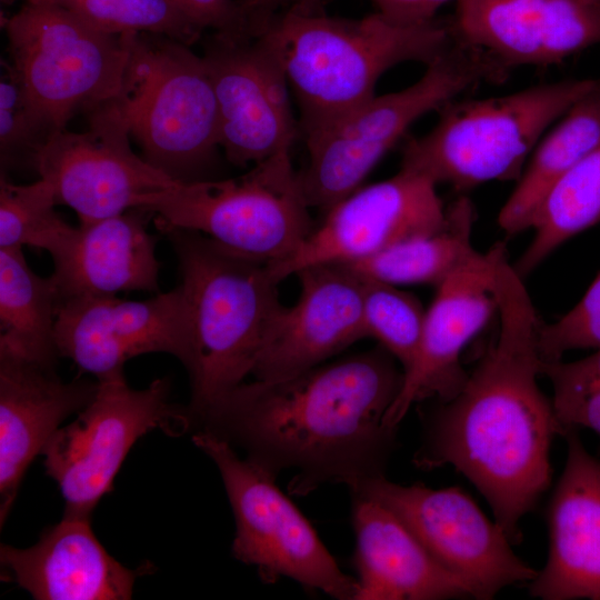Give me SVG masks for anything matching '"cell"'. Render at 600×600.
Listing matches in <instances>:
<instances>
[{"label": "cell", "instance_id": "obj_1", "mask_svg": "<svg viewBox=\"0 0 600 600\" xmlns=\"http://www.w3.org/2000/svg\"><path fill=\"white\" fill-rule=\"evenodd\" d=\"M490 250L497 338L436 411L413 463L461 472L514 543L521 539L520 520L549 487L551 443L564 431L538 384L541 319L506 244L497 242Z\"/></svg>", "mask_w": 600, "mask_h": 600}, {"label": "cell", "instance_id": "obj_2", "mask_svg": "<svg viewBox=\"0 0 600 600\" xmlns=\"http://www.w3.org/2000/svg\"><path fill=\"white\" fill-rule=\"evenodd\" d=\"M381 346L301 373L242 382L192 420L276 478L294 471L292 494L326 483L353 492L384 476L396 431L384 426L403 370Z\"/></svg>", "mask_w": 600, "mask_h": 600}, {"label": "cell", "instance_id": "obj_3", "mask_svg": "<svg viewBox=\"0 0 600 600\" xmlns=\"http://www.w3.org/2000/svg\"><path fill=\"white\" fill-rule=\"evenodd\" d=\"M286 73L300 110L304 141L374 97L380 77L403 62L428 66L456 40L451 20L413 26L380 12L361 19L291 7L258 30Z\"/></svg>", "mask_w": 600, "mask_h": 600}, {"label": "cell", "instance_id": "obj_4", "mask_svg": "<svg viewBox=\"0 0 600 600\" xmlns=\"http://www.w3.org/2000/svg\"><path fill=\"white\" fill-rule=\"evenodd\" d=\"M191 320V418L252 374L282 303L269 263L187 229L169 228Z\"/></svg>", "mask_w": 600, "mask_h": 600}, {"label": "cell", "instance_id": "obj_5", "mask_svg": "<svg viewBox=\"0 0 600 600\" xmlns=\"http://www.w3.org/2000/svg\"><path fill=\"white\" fill-rule=\"evenodd\" d=\"M600 79L564 80L484 99H454L433 128L403 146L401 168L464 191L518 181L550 127Z\"/></svg>", "mask_w": 600, "mask_h": 600}, {"label": "cell", "instance_id": "obj_6", "mask_svg": "<svg viewBox=\"0 0 600 600\" xmlns=\"http://www.w3.org/2000/svg\"><path fill=\"white\" fill-rule=\"evenodd\" d=\"M426 67L411 86L372 97L304 141L309 162L299 178L310 208L327 211L359 189L419 118L483 82L501 83L510 73L487 51L458 36Z\"/></svg>", "mask_w": 600, "mask_h": 600}, {"label": "cell", "instance_id": "obj_7", "mask_svg": "<svg viewBox=\"0 0 600 600\" xmlns=\"http://www.w3.org/2000/svg\"><path fill=\"white\" fill-rule=\"evenodd\" d=\"M116 103L147 162L180 182L206 180L220 148L218 108L206 62L190 46L130 33Z\"/></svg>", "mask_w": 600, "mask_h": 600}, {"label": "cell", "instance_id": "obj_8", "mask_svg": "<svg viewBox=\"0 0 600 600\" xmlns=\"http://www.w3.org/2000/svg\"><path fill=\"white\" fill-rule=\"evenodd\" d=\"M309 204L291 151L280 152L244 176L180 182L149 201L157 226L200 232L248 257L277 263L312 231Z\"/></svg>", "mask_w": 600, "mask_h": 600}, {"label": "cell", "instance_id": "obj_9", "mask_svg": "<svg viewBox=\"0 0 600 600\" xmlns=\"http://www.w3.org/2000/svg\"><path fill=\"white\" fill-rule=\"evenodd\" d=\"M10 63L56 130L78 112L118 99L130 33L102 32L49 1L26 2L6 20Z\"/></svg>", "mask_w": 600, "mask_h": 600}, {"label": "cell", "instance_id": "obj_10", "mask_svg": "<svg viewBox=\"0 0 600 600\" xmlns=\"http://www.w3.org/2000/svg\"><path fill=\"white\" fill-rule=\"evenodd\" d=\"M192 442L217 466L236 522L233 557L267 583L292 579L338 600H354L357 580L344 573L276 477L240 458L223 439L203 431Z\"/></svg>", "mask_w": 600, "mask_h": 600}, {"label": "cell", "instance_id": "obj_11", "mask_svg": "<svg viewBox=\"0 0 600 600\" xmlns=\"http://www.w3.org/2000/svg\"><path fill=\"white\" fill-rule=\"evenodd\" d=\"M169 396L168 378L144 389L131 388L124 376L98 381L91 401L42 451L46 472L62 493L63 514L91 518L141 437L153 430L168 436L192 430L188 407L171 402Z\"/></svg>", "mask_w": 600, "mask_h": 600}, {"label": "cell", "instance_id": "obj_12", "mask_svg": "<svg viewBox=\"0 0 600 600\" xmlns=\"http://www.w3.org/2000/svg\"><path fill=\"white\" fill-rule=\"evenodd\" d=\"M351 496L389 509L437 562L467 583L476 599H492L503 588L538 576L513 552L502 527L457 487L402 486L381 476Z\"/></svg>", "mask_w": 600, "mask_h": 600}, {"label": "cell", "instance_id": "obj_13", "mask_svg": "<svg viewBox=\"0 0 600 600\" xmlns=\"http://www.w3.org/2000/svg\"><path fill=\"white\" fill-rule=\"evenodd\" d=\"M116 100L84 112L88 130L53 133L33 163L57 204L74 210L80 223L144 209L153 196L180 183L132 151Z\"/></svg>", "mask_w": 600, "mask_h": 600}, {"label": "cell", "instance_id": "obj_14", "mask_svg": "<svg viewBox=\"0 0 600 600\" xmlns=\"http://www.w3.org/2000/svg\"><path fill=\"white\" fill-rule=\"evenodd\" d=\"M56 346L96 380L123 376L124 363L144 353H168L190 370L193 359L189 306L179 284L133 301L116 296L82 297L57 304Z\"/></svg>", "mask_w": 600, "mask_h": 600}, {"label": "cell", "instance_id": "obj_15", "mask_svg": "<svg viewBox=\"0 0 600 600\" xmlns=\"http://www.w3.org/2000/svg\"><path fill=\"white\" fill-rule=\"evenodd\" d=\"M216 96L219 144L234 166L257 164L291 147L300 133L281 63L259 38L214 33L202 56Z\"/></svg>", "mask_w": 600, "mask_h": 600}, {"label": "cell", "instance_id": "obj_16", "mask_svg": "<svg viewBox=\"0 0 600 600\" xmlns=\"http://www.w3.org/2000/svg\"><path fill=\"white\" fill-rule=\"evenodd\" d=\"M446 210L434 182L400 168L393 177L360 187L328 209L322 223L292 256L269 267L281 282L309 266L357 261L439 230L446 223Z\"/></svg>", "mask_w": 600, "mask_h": 600}, {"label": "cell", "instance_id": "obj_17", "mask_svg": "<svg viewBox=\"0 0 600 600\" xmlns=\"http://www.w3.org/2000/svg\"><path fill=\"white\" fill-rule=\"evenodd\" d=\"M436 288L416 354L384 417V426L392 430L414 403L429 398L446 401L464 382L461 352L497 313L490 249L478 251Z\"/></svg>", "mask_w": 600, "mask_h": 600}, {"label": "cell", "instance_id": "obj_18", "mask_svg": "<svg viewBox=\"0 0 600 600\" xmlns=\"http://www.w3.org/2000/svg\"><path fill=\"white\" fill-rule=\"evenodd\" d=\"M296 276L299 298L274 318L252 370L254 379L301 373L367 338L360 276L338 262L309 266Z\"/></svg>", "mask_w": 600, "mask_h": 600}, {"label": "cell", "instance_id": "obj_19", "mask_svg": "<svg viewBox=\"0 0 600 600\" xmlns=\"http://www.w3.org/2000/svg\"><path fill=\"white\" fill-rule=\"evenodd\" d=\"M458 37L503 67L551 66L600 44L593 0H457Z\"/></svg>", "mask_w": 600, "mask_h": 600}, {"label": "cell", "instance_id": "obj_20", "mask_svg": "<svg viewBox=\"0 0 600 600\" xmlns=\"http://www.w3.org/2000/svg\"><path fill=\"white\" fill-rule=\"evenodd\" d=\"M567 460L549 512V556L530 582L542 600H600V461L568 428Z\"/></svg>", "mask_w": 600, "mask_h": 600}, {"label": "cell", "instance_id": "obj_21", "mask_svg": "<svg viewBox=\"0 0 600 600\" xmlns=\"http://www.w3.org/2000/svg\"><path fill=\"white\" fill-rule=\"evenodd\" d=\"M98 380L66 382L56 367L0 356V526L33 459L66 418L93 398Z\"/></svg>", "mask_w": 600, "mask_h": 600}, {"label": "cell", "instance_id": "obj_22", "mask_svg": "<svg viewBox=\"0 0 600 600\" xmlns=\"http://www.w3.org/2000/svg\"><path fill=\"white\" fill-rule=\"evenodd\" d=\"M90 523L63 514L29 548L1 544V579L38 600L130 599L138 571L109 554Z\"/></svg>", "mask_w": 600, "mask_h": 600}, {"label": "cell", "instance_id": "obj_23", "mask_svg": "<svg viewBox=\"0 0 600 600\" xmlns=\"http://www.w3.org/2000/svg\"><path fill=\"white\" fill-rule=\"evenodd\" d=\"M144 209L80 223L53 253L58 302L119 292H159L157 239Z\"/></svg>", "mask_w": 600, "mask_h": 600}, {"label": "cell", "instance_id": "obj_24", "mask_svg": "<svg viewBox=\"0 0 600 600\" xmlns=\"http://www.w3.org/2000/svg\"><path fill=\"white\" fill-rule=\"evenodd\" d=\"M356 533L354 600H439L471 597L469 587L446 570L384 506L352 496Z\"/></svg>", "mask_w": 600, "mask_h": 600}, {"label": "cell", "instance_id": "obj_25", "mask_svg": "<svg viewBox=\"0 0 600 600\" xmlns=\"http://www.w3.org/2000/svg\"><path fill=\"white\" fill-rule=\"evenodd\" d=\"M600 141V86L572 104L543 134L517 184L501 207V230L530 229L551 188Z\"/></svg>", "mask_w": 600, "mask_h": 600}, {"label": "cell", "instance_id": "obj_26", "mask_svg": "<svg viewBox=\"0 0 600 600\" xmlns=\"http://www.w3.org/2000/svg\"><path fill=\"white\" fill-rule=\"evenodd\" d=\"M58 293L33 272L22 248H0V356L56 367Z\"/></svg>", "mask_w": 600, "mask_h": 600}, {"label": "cell", "instance_id": "obj_27", "mask_svg": "<svg viewBox=\"0 0 600 600\" xmlns=\"http://www.w3.org/2000/svg\"><path fill=\"white\" fill-rule=\"evenodd\" d=\"M437 231L392 244L367 258L343 263L358 276L393 286L440 284L478 251L472 244L476 209L460 196L447 207Z\"/></svg>", "mask_w": 600, "mask_h": 600}, {"label": "cell", "instance_id": "obj_28", "mask_svg": "<svg viewBox=\"0 0 600 600\" xmlns=\"http://www.w3.org/2000/svg\"><path fill=\"white\" fill-rule=\"evenodd\" d=\"M600 222V141L548 192L536 211L533 237L513 263L521 277L554 250Z\"/></svg>", "mask_w": 600, "mask_h": 600}, {"label": "cell", "instance_id": "obj_29", "mask_svg": "<svg viewBox=\"0 0 600 600\" xmlns=\"http://www.w3.org/2000/svg\"><path fill=\"white\" fill-rule=\"evenodd\" d=\"M56 206L53 189L44 179L16 184L1 172L0 248L29 246L56 253L74 229L56 212Z\"/></svg>", "mask_w": 600, "mask_h": 600}, {"label": "cell", "instance_id": "obj_30", "mask_svg": "<svg viewBox=\"0 0 600 600\" xmlns=\"http://www.w3.org/2000/svg\"><path fill=\"white\" fill-rule=\"evenodd\" d=\"M110 34L151 33L187 46L204 31L172 0H46ZM37 2V1H36Z\"/></svg>", "mask_w": 600, "mask_h": 600}, {"label": "cell", "instance_id": "obj_31", "mask_svg": "<svg viewBox=\"0 0 600 600\" xmlns=\"http://www.w3.org/2000/svg\"><path fill=\"white\" fill-rule=\"evenodd\" d=\"M362 281L366 336L376 339L404 371L416 354L426 310L414 296L397 286Z\"/></svg>", "mask_w": 600, "mask_h": 600}, {"label": "cell", "instance_id": "obj_32", "mask_svg": "<svg viewBox=\"0 0 600 600\" xmlns=\"http://www.w3.org/2000/svg\"><path fill=\"white\" fill-rule=\"evenodd\" d=\"M1 64V168H33L38 153L58 130L31 100L12 64L3 61Z\"/></svg>", "mask_w": 600, "mask_h": 600}, {"label": "cell", "instance_id": "obj_33", "mask_svg": "<svg viewBox=\"0 0 600 600\" xmlns=\"http://www.w3.org/2000/svg\"><path fill=\"white\" fill-rule=\"evenodd\" d=\"M538 348L546 362L574 349H600V272L566 314L550 323L541 320Z\"/></svg>", "mask_w": 600, "mask_h": 600}, {"label": "cell", "instance_id": "obj_34", "mask_svg": "<svg viewBox=\"0 0 600 600\" xmlns=\"http://www.w3.org/2000/svg\"><path fill=\"white\" fill-rule=\"evenodd\" d=\"M541 374L553 388V406L600 391V349L580 360L541 362Z\"/></svg>", "mask_w": 600, "mask_h": 600}, {"label": "cell", "instance_id": "obj_35", "mask_svg": "<svg viewBox=\"0 0 600 600\" xmlns=\"http://www.w3.org/2000/svg\"><path fill=\"white\" fill-rule=\"evenodd\" d=\"M201 29L234 38H252L238 0H172Z\"/></svg>", "mask_w": 600, "mask_h": 600}, {"label": "cell", "instance_id": "obj_36", "mask_svg": "<svg viewBox=\"0 0 600 600\" xmlns=\"http://www.w3.org/2000/svg\"><path fill=\"white\" fill-rule=\"evenodd\" d=\"M378 12L404 26L429 22L438 10L451 0H371ZM457 1V0H456Z\"/></svg>", "mask_w": 600, "mask_h": 600}, {"label": "cell", "instance_id": "obj_37", "mask_svg": "<svg viewBox=\"0 0 600 600\" xmlns=\"http://www.w3.org/2000/svg\"><path fill=\"white\" fill-rule=\"evenodd\" d=\"M553 408L564 432L568 428L584 427L600 434V391Z\"/></svg>", "mask_w": 600, "mask_h": 600}, {"label": "cell", "instance_id": "obj_38", "mask_svg": "<svg viewBox=\"0 0 600 600\" xmlns=\"http://www.w3.org/2000/svg\"><path fill=\"white\" fill-rule=\"evenodd\" d=\"M320 0H238L242 13L251 24L260 26L270 19L283 4L306 10H317Z\"/></svg>", "mask_w": 600, "mask_h": 600}, {"label": "cell", "instance_id": "obj_39", "mask_svg": "<svg viewBox=\"0 0 600 600\" xmlns=\"http://www.w3.org/2000/svg\"><path fill=\"white\" fill-rule=\"evenodd\" d=\"M36 1H46V0H26V2H36Z\"/></svg>", "mask_w": 600, "mask_h": 600}, {"label": "cell", "instance_id": "obj_40", "mask_svg": "<svg viewBox=\"0 0 600 600\" xmlns=\"http://www.w3.org/2000/svg\"><path fill=\"white\" fill-rule=\"evenodd\" d=\"M593 1L600 4V0H593Z\"/></svg>", "mask_w": 600, "mask_h": 600}]
</instances>
